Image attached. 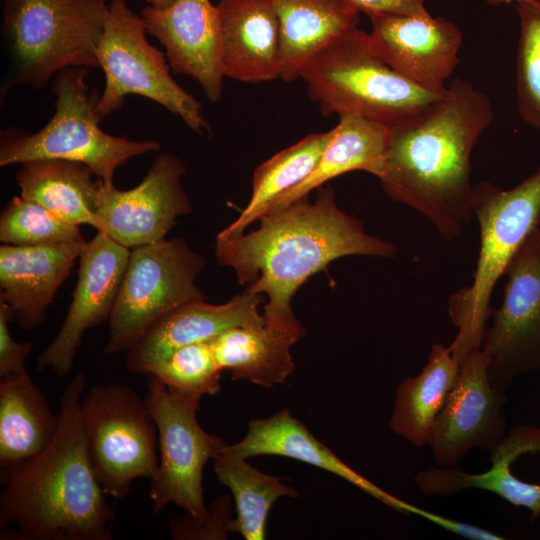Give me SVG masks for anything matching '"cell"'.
Wrapping results in <instances>:
<instances>
[{
  "label": "cell",
  "mask_w": 540,
  "mask_h": 540,
  "mask_svg": "<svg viewBox=\"0 0 540 540\" xmlns=\"http://www.w3.org/2000/svg\"><path fill=\"white\" fill-rule=\"evenodd\" d=\"M369 34L375 53L394 71L418 86L444 92L459 63L463 34L442 17L371 14Z\"/></svg>",
  "instance_id": "17"
},
{
  "label": "cell",
  "mask_w": 540,
  "mask_h": 540,
  "mask_svg": "<svg viewBox=\"0 0 540 540\" xmlns=\"http://www.w3.org/2000/svg\"><path fill=\"white\" fill-rule=\"evenodd\" d=\"M204 258L182 238L131 249L109 319L107 354L130 350L163 316L204 294L196 278Z\"/></svg>",
  "instance_id": "10"
},
{
  "label": "cell",
  "mask_w": 540,
  "mask_h": 540,
  "mask_svg": "<svg viewBox=\"0 0 540 540\" xmlns=\"http://www.w3.org/2000/svg\"><path fill=\"white\" fill-rule=\"evenodd\" d=\"M491 466L468 473L457 466H431L417 473L414 482L426 495L452 496L467 489L491 492L506 502L540 517V426L520 424L507 432L490 451Z\"/></svg>",
  "instance_id": "16"
},
{
  "label": "cell",
  "mask_w": 540,
  "mask_h": 540,
  "mask_svg": "<svg viewBox=\"0 0 540 540\" xmlns=\"http://www.w3.org/2000/svg\"><path fill=\"white\" fill-rule=\"evenodd\" d=\"M387 139V125L355 114H340L333 136L314 171L301 184L281 195L265 214L283 209L330 179L351 171L368 172L379 179L383 172Z\"/></svg>",
  "instance_id": "24"
},
{
  "label": "cell",
  "mask_w": 540,
  "mask_h": 540,
  "mask_svg": "<svg viewBox=\"0 0 540 540\" xmlns=\"http://www.w3.org/2000/svg\"><path fill=\"white\" fill-rule=\"evenodd\" d=\"M264 296L247 288L224 304H209L197 299L183 304L159 319L127 351L125 366L137 374L149 370L182 346L208 341L221 332L238 326L265 324L258 307Z\"/></svg>",
  "instance_id": "19"
},
{
  "label": "cell",
  "mask_w": 540,
  "mask_h": 540,
  "mask_svg": "<svg viewBox=\"0 0 540 540\" xmlns=\"http://www.w3.org/2000/svg\"><path fill=\"white\" fill-rule=\"evenodd\" d=\"M85 239L38 246L0 247V301L16 314L20 328L43 323L58 289L79 259Z\"/></svg>",
  "instance_id": "20"
},
{
  "label": "cell",
  "mask_w": 540,
  "mask_h": 540,
  "mask_svg": "<svg viewBox=\"0 0 540 540\" xmlns=\"http://www.w3.org/2000/svg\"><path fill=\"white\" fill-rule=\"evenodd\" d=\"M15 311L0 301V377L25 371V363L31 352V342H17L9 331V322L15 320Z\"/></svg>",
  "instance_id": "35"
},
{
  "label": "cell",
  "mask_w": 540,
  "mask_h": 540,
  "mask_svg": "<svg viewBox=\"0 0 540 540\" xmlns=\"http://www.w3.org/2000/svg\"><path fill=\"white\" fill-rule=\"evenodd\" d=\"M216 6L224 76L247 83L280 78V27L269 1L221 0Z\"/></svg>",
  "instance_id": "21"
},
{
  "label": "cell",
  "mask_w": 540,
  "mask_h": 540,
  "mask_svg": "<svg viewBox=\"0 0 540 540\" xmlns=\"http://www.w3.org/2000/svg\"><path fill=\"white\" fill-rule=\"evenodd\" d=\"M333 132L334 128L327 132L307 135L259 165L253 174L249 203L239 217L220 232L225 235L243 233L252 222L259 220L281 195L306 180L314 171Z\"/></svg>",
  "instance_id": "29"
},
{
  "label": "cell",
  "mask_w": 540,
  "mask_h": 540,
  "mask_svg": "<svg viewBox=\"0 0 540 540\" xmlns=\"http://www.w3.org/2000/svg\"><path fill=\"white\" fill-rule=\"evenodd\" d=\"M459 371L450 347L434 343L420 373L406 377L398 385L390 429L417 448L429 446L435 420Z\"/></svg>",
  "instance_id": "27"
},
{
  "label": "cell",
  "mask_w": 540,
  "mask_h": 540,
  "mask_svg": "<svg viewBox=\"0 0 540 540\" xmlns=\"http://www.w3.org/2000/svg\"><path fill=\"white\" fill-rule=\"evenodd\" d=\"M231 499L228 495L218 497L208 508V516L197 520L189 513L171 519L169 532L176 540L227 539L228 532L235 531V519L231 517Z\"/></svg>",
  "instance_id": "34"
},
{
  "label": "cell",
  "mask_w": 540,
  "mask_h": 540,
  "mask_svg": "<svg viewBox=\"0 0 540 540\" xmlns=\"http://www.w3.org/2000/svg\"><path fill=\"white\" fill-rule=\"evenodd\" d=\"M301 337L263 324L229 328L210 343L219 367L229 371L232 380L272 387L282 384L293 372L291 347Z\"/></svg>",
  "instance_id": "26"
},
{
  "label": "cell",
  "mask_w": 540,
  "mask_h": 540,
  "mask_svg": "<svg viewBox=\"0 0 540 540\" xmlns=\"http://www.w3.org/2000/svg\"><path fill=\"white\" fill-rule=\"evenodd\" d=\"M85 239L69 223L38 202L14 196L0 215V240L13 246H38Z\"/></svg>",
  "instance_id": "31"
},
{
  "label": "cell",
  "mask_w": 540,
  "mask_h": 540,
  "mask_svg": "<svg viewBox=\"0 0 540 540\" xmlns=\"http://www.w3.org/2000/svg\"><path fill=\"white\" fill-rule=\"evenodd\" d=\"M144 399L156 425L160 451L149 491L152 510L158 514L174 503L197 520H203L208 516L203 470L227 444L199 424L196 412L200 398L174 391L157 378L149 377Z\"/></svg>",
  "instance_id": "11"
},
{
  "label": "cell",
  "mask_w": 540,
  "mask_h": 540,
  "mask_svg": "<svg viewBox=\"0 0 540 540\" xmlns=\"http://www.w3.org/2000/svg\"><path fill=\"white\" fill-rule=\"evenodd\" d=\"M262 216L258 229L216 237L220 265L231 267L240 284L266 295L265 325L304 335L291 301L303 283L332 261L350 255L391 258L396 247L366 233L362 223L342 211L332 187Z\"/></svg>",
  "instance_id": "2"
},
{
  "label": "cell",
  "mask_w": 540,
  "mask_h": 540,
  "mask_svg": "<svg viewBox=\"0 0 540 540\" xmlns=\"http://www.w3.org/2000/svg\"><path fill=\"white\" fill-rule=\"evenodd\" d=\"M490 98L463 79L445 94L388 125L385 193L426 217L446 240L474 217L471 153L493 120Z\"/></svg>",
  "instance_id": "1"
},
{
  "label": "cell",
  "mask_w": 540,
  "mask_h": 540,
  "mask_svg": "<svg viewBox=\"0 0 540 540\" xmlns=\"http://www.w3.org/2000/svg\"><path fill=\"white\" fill-rule=\"evenodd\" d=\"M86 377L63 390L58 428L38 455L1 471L0 525L5 539L110 540L114 511L91 467L81 417Z\"/></svg>",
  "instance_id": "3"
},
{
  "label": "cell",
  "mask_w": 540,
  "mask_h": 540,
  "mask_svg": "<svg viewBox=\"0 0 540 540\" xmlns=\"http://www.w3.org/2000/svg\"><path fill=\"white\" fill-rule=\"evenodd\" d=\"M229 448L246 459L276 455L313 465L344 479L389 508L410 514V503L386 492L339 459L287 408L267 418L250 421L245 437Z\"/></svg>",
  "instance_id": "22"
},
{
  "label": "cell",
  "mask_w": 540,
  "mask_h": 540,
  "mask_svg": "<svg viewBox=\"0 0 540 540\" xmlns=\"http://www.w3.org/2000/svg\"><path fill=\"white\" fill-rule=\"evenodd\" d=\"M506 390L490 379L482 350L471 355L439 412L429 447L437 466H457L474 448L491 451L507 433Z\"/></svg>",
  "instance_id": "14"
},
{
  "label": "cell",
  "mask_w": 540,
  "mask_h": 540,
  "mask_svg": "<svg viewBox=\"0 0 540 540\" xmlns=\"http://www.w3.org/2000/svg\"><path fill=\"white\" fill-rule=\"evenodd\" d=\"M520 33L516 59L517 109L522 120L540 130V0L517 5Z\"/></svg>",
  "instance_id": "32"
},
{
  "label": "cell",
  "mask_w": 540,
  "mask_h": 540,
  "mask_svg": "<svg viewBox=\"0 0 540 540\" xmlns=\"http://www.w3.org/2000/svg\"><path fill=\"white\" fill-rule=\"evenodd\" d=\"M221 372L208 340L177 348L153 366L147 376L174 391L201 399L219 392Z\"/></svg>",
  "instance_id": "33"
},
{
  "label": "cell",
  "mask_w": 540,
  "mask_h": 540,
  "mask_svg": "<svg viewBox=\"0 0 540 540\" xmlns=\"http://www.w3.org/2000/svg\"><path fill=\"white\" fill-rule=\"evenodd\" d=\"M185 171L177 156L164 153L132 189L100 184L96 230L129 249L165 239L177 218L192 211L181 183Z\"/></svg>",
  "instance_id": "13"
},
{
  "label": "cell",
  "mask_w": 540,
  "mask_h": 540,
  "mask_svg": "<svg viewBox=\"0 0 540 540\" xmlns=\"http://www.w3.org/2000/svg\"><path fill=\"white\" fill-rule=\"evenodd\" d=\"M474 217L480 231L479 255L469 286L451 294L447 311L457 334L449 345L461 364L481 350L493 308V290L516 253L540 226V167L510 189L488 181L475 185Z\"/></svg>",
  "instance_id": "4"
},
{
  "label": "cell",
  "mask_w": 540,
  "mask_h": 540,
  "mask_svg": "<svg viewBox=\"0 0 540 540\" xmlns=\"http://www.w3.org/2000/svg\"><path fill=\"white\" fill-rule=\"evenodd\" d=\"M3 2L16 82L40 88L63 69L99 68L97 50L109 12L105 0Z\"/></svg>",
  "instance_id": "7"
},
{
  "label": "cell",
  "mask_w": 540,
  "mask_h": 540,
  "mask_svg": "<svg viewBox=\"0 0 540 540\" xmlns=\"http://www.w3.org/2000/svg\"><path fill=\"white\" fill-rule=\"evenodd\" d=\"M88 458L108 496L123 499L137 478L155 476L158 434L144 398L131 388L96 385L81 399Z\"/></svg>",
  "instance_id": "9"
},
{
  "label": "cell",
  "mask_w": 540,
  "mask_h": 540,
  "mask_svg": "<svg viewBox=\"0 0 540 540\" xmlns=\"http://www.w3.org/2000/svg\"><path fill=\"white\" fill-rule=\"evenodd\" d=\"M212 460L219 482L230 489L235 502V532L246 540H263L273 504L281 497L295 498L297 492L283 484L280 478L251 466L228 444Z\"/></svg>",
  "instance_id": "30"
},
{
  "label": "cell",
  "mask_w": 540,
  "mask_h": 540,
  "mask_svg": "<svg viewBox=\"0 0 540 540\" xmlns=\"http://www.w3.org/2000/svg\"><path fill=\"white\" fill-rule=\"evenodd\" d=\"M58 414L27 370L0 380L1 471L33 458L54 438Z\"/></svg>",
  "instance_id": "25"
},
{
  "label": "cell",
  "mask_w": 540,
  "mask_h": 540,
  "mask_svg": "<svg viewBox=\"0 0 540 540\" xmlns=\"http://www.w3.org/2000/svg\"><path fill=\"white\" fill-rule=\"evenodd\" d=\"M280 27L283 81L299 78L304 65L331 41L357 27L359 13L338 0H268Z\"/></svg>",
  "instance_id": "23"
},
{
  "label": "cell",
  "mask_w": 540,
  "mask_h": 540,
  "mask_svg": "<svg viewBox=\"0 0 540 540\" xmlns=\"http://www.w3.org/2000/svg\"><path fill=\"white\" fill-rule=\"evenodd\" d=\"M130 252L100 231L85 244L71 304L56 337L38 356L39 370L50 368L59 377L71 372L84 333L111 317Z\"/></svg>",
  "instance_id": "15"
},
{
  "label": "cell",
  "mask_w": 540,
  "mask_h": 540,
  "mask_svg": "<svg viewBox=\"0 0 540 540\" xmlns=\"http://www.w3.org/2000/svg\"><path fill=\"white\" fill-rule=\"evenodd\" d=\"M177 0H146L149 6L155 9H166L172 6Z\"/></svg>",
  "instance_id": "38"
},
{
  "label": "cell",
  "mask_w": 540,
  "mask_h": 540,
  "mask_svg": "<svg viewBox=\"0 0 540 540\" xmlns=\"http://www.w3.org/2000/svg\"><path fill=\"white\" fill-rule=\"evenodd\" d=\"M85 164L59 159L21 164L16 181L21 196L34 200L63 220L98 228L100 183Z\"/></svg>",
  "instance_id": "28"
},
{
  "label": "cell",
  "mask_w": 540,
  "mask_h": 540,
  "mask_svg": "<svg viewBox=\"0 0 540 540\" xmlns=\"http://www.w3.org/2000/svg\"><path fill=\"white\" fill-rule=\"evenodd\" d=\"M489 4L499 5V4H510L516 2L517 4L527 1V0H486Z\"/></svg>",
  "instance_id": "39"
},
{
  "label": "cell",
  "mask_w": 540,
  "mask_h": 540,
  "mask_svg": "<svg viewBox=\"0 0 540 540\" xmlns=\"http://www.w3.org/2000/svg\"><path fill=\"white\" fill-rule=\"evenodd\" d=\"M86 68H67L56 74L52 91L55 114L38 132L2 133L0 166L32 160L59 159L87 165L105 188L114 187V174L132 157L157 151L153 140H129L107 134L99 127L97 92H89Z\"/></svg>",
  "instance_id": "6"
},
{
  "label": "cell",
  "mask_w": 540,
  "mask_h": 540,
  "mask_svg": "<svg viewBox=\"0 0 540 540\" xmlns=\"http://www.w3.org/2000/svg\"><path fill=\"white\" fill-rule=\"evenodd\" d=\"M503 299L493 309L481 350L490 379L508 390L540 370V226L524 241L507 272Z\"/></svg>",
  "instance_id": "12"
},
{
  "label": "cell",
  "mask_w": 540,
  "mask_h": 540,
  "mask_svg": "<svg viewBox=\"0 0 540 540\" xmlns=\"http://www.w3.org/2000/svg\"><path fill=\"white\" fill-rule=\"evenodd\" d=\"M410 514L420 516L451 533L470 540H502L504 537L476 525L454 520L411 504Z\"/></svg>",
  "instance_id": "37"
},
{
  "label": "cell",
  "mask_w": 540,
  "mask_h": 540,
  "mask_svg": "<svg viewBox=\"0 0 540 540\" xmlns=\"http://www.w3.org/2000/svg\"><path fill=\"white\" fill-rule=\"evenodd\" d=\"M312 100L322 113L355 114L389 125L441 98L394 71L372 48L369 34L354 27L302 68Z\"/></svg>",
  "instance_id": "5"
},
{
  "label": "cell",
  "mask_w": 540,
  "mask_h": 540,
  "mask_svg": "<svg viewBox=\"0 0 540 540\" xmlns=\"http://www.w3.org/2000/svg\"><path fill=\"white\" fill-rule=\"evenodd\" d=\"M147 33L165 48L171 70L192 77L210 102L222 97L223 68L218 9L210 0H177L166 9L142 10Z\"/></svg>",
  "instance_id": "18"
},
{
  "label": "cell",
  "mask_w": 540,
  "mask_h": 540,
  "mask_svg": "<svg viewBox=\"0 0 540 540\" xmlns=\"http://www.w3.org/2000/svg\"><path fill=\"white\" fill-rule=\"evenodd\" d=\"M146 25L125 0H112L97 50L105 87L97 101L101 119L122 107L127 95L153 100L179 116L195 133H210L197 99L170 74L167 57L146 39Z\"/></svg>",
  "instance_id": "8"
},
{
  "label": "cell",
  "mask_w": 540,
  "mask_h": 540,
  "mask_svg": "<svg viewBox=\"0 0 540 540\" xmlns=\"http://www.w3.org/2000/svg\"><path fill=\"white\" fill-rule=\"evenodd\" d=\"M358 13L423 15L428 13L424 0H338Z\"/></svg>",
  "instance_id": "36"
}]
</instances>
